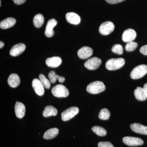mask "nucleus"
I'll return each instance as SVG.
<instances>
[{
    "instance_id": "bb28decb",
    "label": "nucleus",
    "mask_w": 147,
    "mask_h": 147,
    "mask_svg": "<svg viewBox=\"0 0 147 147\" xmlns=\"http://www.w3.org/2000/svg\"><path fill=\"white\" fill-rule=\"evenodd\" d=\"M137 46H138V44L134 41L127 42L125 46V50L127 52H131L135 50Z\"/></svg>"
},
{
    "instance_id": "a878e982",
    "label": "nucleus",
    "mask_w": 147,
    "mask_h": 147,
    "mask_svg": "<svg viewBox=\"0 0 147 147\" xmlns=\"http://www.w3.org/2000/svg\"><path fill=\"white\" fill-rule=\"evenodd\" d=\"M39 79L45 88L49 89L51 87V84L49 80L43 74H40L39 76Z\"/></svg>"
},
{
    "instance_id": "423d86ee",
    "label": "nucleus",
    "mask_w": 147,
    "mask_h": 147,
    "mask_svg": "<svg viewBox=\"0 0 147 147\" xmlns=\"http://www.w3.org/2000/svg\"><path fill=\"white\" fill-rule=\"evenodd\" d=\"M115 26L114 24L110 21H106L100 25L99 32L100 34L103 35H108L114 31Z\"/></svg>"
},
{
    "instance_id": "5701e85b",
    "label": "nucleus",
    "mask_w": 147,
    "mask_h": 147,
    "mask_svg": "<svg viewBox=\"0 0 147 147\" xmlns=\"http://www.w3.org/2000/svg\"><path fill=\"white\" fill-rule=\"evenodd\" d=\"M44 22V17L40 13L36 14L33 18L34 25L37 28H40L42 26Z\"/></svg>"
},
{
    "instance_id": "f257e3e1",
    "label": "nucleus",
    "mask_w": 147,
    "mask_h": 147,
    "mask_svg": "<svg viewBox=\"0 0 147 147\" xmlns=\"http://www.w3.org/2000/svg\"><path fill=\"white\" fill-rule=\"evenodd\" d=\"M105 90L104 84L100 81L92 82L87 86V92L92 94H97L103 92Z\"/></svg>"
},
{
    "instance_id": "9d476101",
    "label": "nucleus",
    "mask_w": 147,
    "mask_h": 147,
    "mask_svg": "<svg viewBox=\"0 0 147 147\" xmlns=\"http://www.w3.org/2000/svg\"><path fill=\"white\" fill-rule=\"evenodd\" d=\"M32 86L37 94L40 96L44 94L45 93L44 87L39 79H34L32 82Z\"/></svg>"
},
{
    "instance_id": "20e7f679",
    "label": "nucleus",
    "mask_w": 147,
    "mask_h": 147,
    "mask_svg": "<svg viewBox=\"0 0 147 147\" xmlns=\"http://www.w3.org/2000/svg\"><path fill=\"white\" fill-rule=\"evenodd\" d=\"M52 93L55 97H66L69 94V92L66 87L61 84L56 85L53 88Z\"/></svg>"
},
{
    "instance_id": "c85d7f7f",
    "label": "nucleus",
    "mask_w": 147,
    "mask_h": 147,
    "mask_svg": "<svg viewBox=\"0 0 147 147\" xmlns=\"http://www.w3.org/2000/svg\"><path fill=\"white\" fill-rule=\"evenodd\" d=\"M60 76L58 75H56L55 72L54 71H52L49 72L48 74V77L50 79V82L53 84H54L56 82L57 80H59Z\"/></svg>"
},
{
    "instance_id": "ddd939ff",
    "label": "nucleus",
    "mask_w": 147,
    "mask_h": 147,
    "mask_svg": "<svg viewBox=\"0 0 147 147\" xmlns=\"http://www.w3.org/2000/svg\"><path fill=\"white\" fill-rule=\"evenodd\" d=\"M77 54L79 58L82 59H86L92 56L93 50L90 47L84 46L78 50Z\"/></svg>"
},
{
    "instance_id": "0eeeda50",
    "label": "nucleus",
    "mask_w": 147,
    "mask_h": 147,
    "mask_svg": "<svg viewBox=\"0 0 147 147\" xmlns=\"http://www.w3.org/2000/svg\"><path fill=\"white\" fill-rule=\"evenodd\" d=\"M101 63V60L94 57L88 59L84 63V66L89 70H95L99 67Z\"/></svg>"
},
{
    "instance_id": "aec40b11",
    "label": "nucleus",
    "mask_w": 147,
    "mask_h": 147,
    "mask_svg": "<svg viewBox=\"0 0 147 147\" xmlns=\"http://www.w3.org/2000/svg\"><path fill=\"white\" fill-rule=\"evenodd\" d=\"M134 94L136 99L140 101H144L147 98L144 90L141 87H137L134 90Z\"/></svg>"
},
{
    "instance_id": "4be33fe9",
    "label": "nucleus",
    "mask_w": 147,
    "mask_h": 147,
    "mask_svg": "<svg viewBox=\"0 0 147 147\" xmlns=\"http://www.w3.org/2000/svg\"><path fill=\"white\" fill-rule=\"evenodd\" d=\"M57 114V109L51 105L46 106L42 113L43 117H47L52 116H56Z\"/></svg>"
},
{
    "instance_id": "9b49d317",
    "label": "nucleus",
    "mask_w": 147,
    "mask_h": 147,
    "mask_svg": "<svg viewBox=\"0 0 147 147\" xmlns=\"http://www.w3.org/2000/svg\"><path fill=\"white\" fill-rule=\"evenodd\" d=\"M26 48V45L24 43H18L11 47L9 54L13 57H17L24 53Z\"/></svg>"
},
{
    "instance_id": "39448f33",
    "label": "nucleus",
    "mask_w": 147,
    "mask_h": 147,
    "mask_svg": "<svg viewBox=\"0 0 147 147\" xmlns=\"http://www.w3.org/2000/svg\"><path fill=\"white\" fill-rule=\"evenodd\" d=\"M79 112V108L76 107H72L64 111L61 115L63 121H66L72 119Z\"/></svg>"
},
{
    "instance_id": "dca6fc26",
    "label": "nucleus",
    "mask_w": 147,
    "mask_h": 147,
    "mask_svg": "<svg viewBox=\"0 0 147 147\" xmlns=\"http://www.w3.org/2000/svg\"><path fill=\"white\" fill-rule=\"evenodd\" d=\"M66 19L70 24L78 25L81 22V18L77 13L74 12H68L66 14Z\"/></svg>"
},
{
    "instance_id": "393cba45",
    "label": "nucleus",
    "mask_w": 147,
    "mask_h": 147,
    "mask_svg": "<svg viewBox=\"0 0 147 147\" xmlns=\"http://www.w3.org/2000/svg\"><path fill=\"white\" fill-rule=\"evenodd\" d=\"M110 114L109 110L106 108H103L100 110L98 115V117L101 120H107L110 118Z\"/></svg>"
},
{
    "instance_id": "7ed1b4c3",
    "label": "nucleus",
    "mask_w": 147,
    "mask_h": 147,
    "mask_svg": "<svg viewBox=\"0 0 147 147\" xmlns=\"http://www.w3.org/2000/svg\"><path fill=\"white\" fill-rule=\"evenodd\" d=\"M147 73V65H140L134 67L131 73L130 77L133 79H137L142 78Z\"/></svg>"
},
{
    "instance_id": "2f4dec72",
    "label": "nucleus",
    "mask_w": 147,
    "mask_h": 147,
    "mask_svg": "<svg viewBox=\"0 0 147 147\" xmlns=\"http://www.w3.org/2000/svg\"><path fill=\"white\" fill-rule=\"evenodd\" d=\"M107 2L111 4H115L121 2L125 0H105Z\"/></svg>"
},
{
    "instance_id": "f8f14e48",
    "label": "nucleus",
    "mask_w": 147,
    "mask_h": 147,
    "mask_svg": "<svg viewBox=\"0 0 147 147\" xmlns=\"http://www.w3.org/2000/svg\"><path fill=\"white\" fill-rule=\"evenodd\" d=\"M137 36V34L133 29H128L123 32L122 35V40L125 42L133 41Z\"/></svg>"
},
{
    "instance_id": "1a4fd4ad",
    "label": "nucleus",
    "mask_w": 147,
    "mask_h": 147,
    "mask_svg": "<svg viewBox=\"0 0 147 147\" xmlns=\"http://www.w3.org/2000/svg\"><path fill=\"white\" fill-rule=\"evenodd\" d=\"M57 24V22L55 19H50L48 21L45 31V34L46 36L50 38L53 36L55 34L53 28Z\"/></svg>"
},
{
    "instance_id": "f03ea898",
    "label": "nucleus",
    "mask_w": 147,
    "mask_h": 147,
    "mask_svg": "<svg viewBox=\"0 0 147 147\" xmlns=\"http://www.w3.org/2000/svg\"><path fill=\"white\" fill-rule=\"evenodd\" d=\"M125 63L123 58L111 59L108 60L105 64V67L110 70H115L122 67Z\"/></svg>"
},
{
    "instance_id": "7c9ffc66",
    "label": "nucleus",
    "mask_w": 147,
    "mask_h": 147,
    "mask_svg": "<svg viewBox=\"0 0 147 147\" xmlns=\"http://www.w3.org/2000/svg\"><path fill=\"white\" fill-rule=\"evenodd\" d=\"M140 53L145 55H147V45L141 47L140 49Z\"/></svg>"
},
{
    "instance_id": "b1692460",
    "label": "nucleus",
    "mask_w": 147,
    "mask_h": 147,
    "mask_svg": "<svg viewBox=\"0 0 147 147\" xmlns=\"http://www.w3.org/2000/svg\"><path fill=\"white\" fill-rule=\"evenodd\" d=\"M92 130L96 134L100 137H103L107 134V131L101 127L95 126L92 127Z\"/></svg>"
},
{
    "instance_id": "2eb2a0df",
    "label": "nucleus",
    "mask_w": 147,
    "mask_h": 147,
    "mask_svg": "<svg viewBox=\"0 0 147 147\" xmlns=\"http://www.w3.org/2000/svg\"><path fill=\"white\" fill-rule=\"evenodd\" d=\"M130 128L132 131L138 134L147 135V127L141 124H131L130 125Z\"/></svg>"
},
{
    "instance_id": "6e6552de",
    "label": "nucleus",
    "mask_w": 147,
    "mask_h": 147,
    "mask_svg": "<svg viewBox=\"0 0 147 147\" xmlns=\"http://www.w3.org/2000/svg\"><path fill=\"white\" fill-rule=\"evenodd\" d=\"M123 142L125 145L129 146H142L144 143V141L140 138L131 137H124Z\"/></svg>"
},
{
    "instance_id": "4468645a",
    "label": "nucleus",
    "mask_w": 147,
    "mask_h": 147,
    "mask_svg": "<svg viewBox=\"0 0 147 147\" xmlns=\"http://www.w3.org/2000/svg\"><path fill=\"white\" fill-rule=\"evenodd\" d=\"M15 112L17 117L22 119L25 116L26 107L22 102L17 101L15 105Z\"/></svg>"
},
{
    "instance_id": "6ab92c4d",
    "label": "nucleus",
    "mask_w": 147,
    "mask_h": 147,
    "mask_svg": "<svg viewBox=\"0 0 147 147\" xmlns=\"http://www.w3.org/2000/svg\"><path fill=\"white\" fill-rule=\"evenodd\" d=\"M16 23L15 18L9 17L4 19L0 23V28L2 29H7L13 27Z\"/></svg>"
},
{
    "instance_id": "c9c22d12",
    "label": "nucleus",
    "mask_w": 147,
    "mask_h": 147,
    "mask_svg": "<svg viewBox=\"0 0 147 147\" xmlns=\"http://www.w3.org/2000/svg\"><path fill=\"white\" fill-rule=\"evenodd\" d=\"M4 42H2V41H1V42H0V48H1V49L3 48V47H4Z\"/></svg>"
},
{
    "instance_id": "f704fd0d",
    "label": "nucleus",
    "mask_w": 147,
    "mask_h": 147,
    "mask_svg": "<svg viewBox=\"0 0 147 147\" xmlns=\"http://www.w3.org/2000/svg\"><path fill=\"white\" fill-rule=\"evenodd\" d=\"M143 88H144V90L145 92H146V94L147 96V83L144 85Z\"/></svg>"
},
{
    "instance_id": "c756f323",
    "label": "nucleus",
    "mask_w": 147,
    "mask_h": 147,
    "mask_svg": "<svg viewBox=\"0 0 147 147\" xmlns=\"http://www.w3.org/2000/svg\"><path fill=\"white\" fill-rule=\"evenodd\" d=\"M98 147H114L113 145L110 142H101L98 144Z\"/></svg>"
},
{
    "instance_id": "72a5a7b5",
    "label": "nucleus",
    "mask_w": 147,
    "mask_h": 147,
    "mask_svg": "<svg viewBox=\"0 0 147 147\" xmlns=\"http://www.w3.org/2000/svg\"><path fill=\"white\" fill-rule=\"evenodd\" d=\"M65 79L64 77H63V76H60L58 81H59L60 83H63V82H65Z\"/></svg>"
},
{
    "instance_id": "e433bc0d",
    "label": "nucleus",
    "mask_w": 147,
    "mask_h": 147,
    "mask_svg": "<svg viewBox=\"0 0 147 147\" xmlns=\"http://www.w3.org/2000/svg\"><path fill=\"white\" fill-rule=\"evenodd\" d=\"M0 6H1V0H0Z\"/></svg>"
},
{
    "instance_id": "cd10ccee",
    "label": "nucleus",
    "mask_w": 147,
    "mask_h": 147,
    "mask_svg": "<svg viewBox=\"0 0 147 147\" xmlns=\"http://www.w3.org/2000/svg\"><path fill=\"white\" fill-rule=\"evenodd\" d=\"M112 51L117 55H121L123 53V48L120 44H115L112 47Z\"/></svg>"
},
{
    "instance_id": "a211bd4d",
    "label": "nucleus",
    "mask_w": 147,
    "mask_h": 147,
    "mask_svg": "<svg viewBox=\"0 0 147 147\" xmlns=\"http://www.w3.org/2000/svg\"><path fill=\"white\" fill-rule=\"evenodd\" d=\"M7 83L11 88H16L20 84V77L16 74H12L8 77Z\"/></svg>"
},
{
    "instance_id": "f3484780",
    "label": "nucleus",
    "mask_w": 147,
    "mask_h": 147,
    "mask_svg": "<svg viewBox=\"0 0 147 147\" xmlns=\"http://www.w3.org/2000/svg\"><path fill=\"white\" fill-rule=\"evenodd\" d=\"M45 63L47 66L49 67H57L61 64L62 60L59 57H52L47 58Z\"/></svg>"
},
{
    "instance_id": "473e14b6",
    "label": "nucleus",
    "mask_w": 147,
    "mask_h": 147,
    "mask_svg": "<svg viewBox=\"0 0 147 147\" xmlns=\"http://www.w3.org/2000/svg\"><path fill=\"white\" fill-rule=\"evenodd\" d=\"M13 1L16 4L21 5L26 2V0H13Z\"/></svg>"
},
{
    "instance_id": "412c9836",
    "label": "nucleus",
    "mask_w": 147,
    "mask_h": 147,
    "mask_svg": "<svg viewBox=\"0 0 147 147\" xmlns=\"http://www.w3.org/2000/svg\"><path fill=\"white\" fill-rule=\"evenodd\" d=\"M59 132V129L58 128L50 129L45 131L43 135V138L47 140L53 139L57 136Z\"/></svg>"
}]
</instances>
